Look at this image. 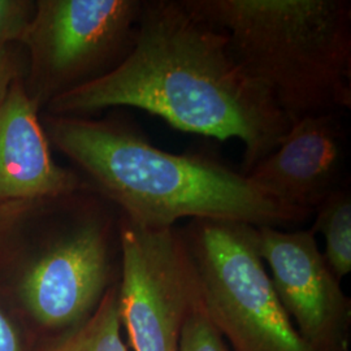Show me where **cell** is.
Masks as SVG:
<instances>
[{"instance_id":"cell-1","label":"cell","mask_w":351,"mask_h":351,"mask_svg":"<svg viewBox=\"0 0 351 351\" xmlns=\"http://www.w3.org/2000/svg\"><path fill=\"white\" fill-rule=\"evenodd\" d=\"M121 107L158 116L180 132L239 139L242 175L275 150L291 126L237 63L226 33L182 0H143L125 59L110 73L52 99L45 113L86 117Z\"/></svg>"},{"instance_id":"cell-2","label":"cell","mask_w":351,"mask_h":351,"mask_svg":"<svg viewBox=\"0 0 351 351\" xmlns=\"http://www.w3.org/2000/svg\"><path fill=\"white\" fill-rule=\"evenodd\" d=\"M51 146L130 223L167 229L181 219L252 226L298 224L313 213L290 207L203 154H171L117 116L103 120L40 113Z\"/></svg>"},{"instance_id":"cell-3","label":"cell","mask_w":351,"mask_h":351,"mask_svg":"<svg viewBox=\"0 0 351 351\" xmlns=\"http://www.w3.org/2000/svg\"><path fill=\"white\" fill-rule=\"evenodd\" d=\"M221 29L241 68L290 124L351 108L349 0H182Z\"/></svg>"},{"instance_id":"cell-4","label":"cell","mask_w":351,"mask_h":351,"mask_svg":"<svg viewBox=\"0 0 351 351\" xmlns=\"http://www.w3.org/2000/svg\"><path fill=\"white\" fill-rule=\"evenodd\" d=\"M39 208L45 234L13 262V291L40 326H78L113 287L121 213L93 186L40 198Z\"/></svg>"},{"instance_id":"cell-5","label":"cell","mask_w":351,"mask_h":351,"mask_svg":"<svg viewBox=\"0 0 351 351\" xmlns=\"http://www.w3.org/2000/svg\"><path fill=\"white\" fill-rule=\"evenodd\" d=\"M204 311L234 351H316L277 297L258 250L256 226L194 219L181 229Z\"/></svg>"},{"instance_id":"cell-6","label":"cell","mask_w":351,"mask_h":351,"mask_svg":"<svg viewBox=\"0 0 351 351\" xmlns=\"http://www.w3.org/2000/svg\"><path fill=\"white\" fill-rule=\"evenodd\" d=\"M142 0H37L21 46L38 107L110 73L132 50Z\"/></svg>"},{"instance_id":"cell-7","label":"cell","mask_w":351,"mask_h":351,"mask_svg":"<svg viewBox=\"0 0 351 351\" xmlns=\"http://www.w3.org/2000/svg\"><path fill=\"white\" fill-rule=\"evenodd\" d=\"M119 311L134 351H180L199 281L181 229L120 219Z\"/></svg>"},{"instance_id":"cell-8","label":"cell","mask_w":351,"mask_h":351,"mask_svg":"<svg viewBox=\"0 0 351 351\" xmlns=\"http://www.w3.org/2000/svg\"><path fill=\"white\" fill-rule=\"evenodd\" d=\"M256 243L277 297L300 335L316 351L333 349L346 326L349 300L314 232L256 226Z\"/></svg>"},{"instance_id":"cell-9","label":"cell","mask_w":351,"mask_h":351,"mask_svg":"<svg viewBox=\"0 0 351 351\" xmlns=\"http://www.w3.org/2000/svg\"><path fill=\"white\" fill-rule=\"evenodd\" d=\"M343 116L328 112L302 117L245 176L277 201L314 213L328 197L349 186Z\"/></svg>"},{"instance_id":"cell-10","label":"cell","mask_w":351,"mask_h":351,"mask_svg":"<svg viewBox=\"0 0 351 351\" xmlns=\"http://www.w3.org/2000/svg\"><path fill=\"white\" fill-rule=\"evenodd\" d=\"M91 186L84 176L56 163L40 108L17 78L0 104V206L59 197Z\"/></svg>"},{"instance_id":"cell-11","label":"cell","mask_w":351,"mask_h":351,"mask_svg":"<svg viewBox=\"0 0 351 351\" xmlns=\"http://www.w3.org/2000/svg\"><path fill=\"white\" fill-rule=\"evenodd\" d=\"M119 290H107L95 311L45 351H128L121 336Z\"/></svg>"},{"instance_id":"cell-12","label":"cell","mask_w":351,"mask_h":351,"mask_svg":"<svg viewBox=\"0 0 351 351\" xmlns=\"http://www.w3.org/2000/svg\"><path fill=\"white\" fill-rule=\"evenodd\" d=\"M311 230L326 239L328 267L337 280L351 271V191L349 186L339 189L328 197L316 210Z\"/></svg>"},{"instance_id":"cell-13","label":"cell","mask_w":351,"mask_h":351,"mask_svg":"<svg viewBox=\"0 0 351 351\" xmlns=\"http://www.w3.org/2000/svg\"><path fill=\"white\" fill-rule=\"evenodd\" d=\"M180 351H230L226 339L215 328L204 311L199 297L190 310L181 333Z\"/></svg>"},{"instance_id":"cell-14","label":"cell","mask_w":351,"mask_h":351,"mask_svg":"<svg viewBox=\"0 0 351 351\" xmlns=\"http://www.w3.org/2000/svg\"><path fill=\"white\" fill-rule=\"evenodd\" d=\"M37 11V0H0V49L23 45Z\"/></svg>"},{"instance_id":"cell-15","label":"cell","mask_w":351,"mask_h":351,"mask_svg":"<svg viewBox=\"0 0 351 351\" xmlns=\"http://www.w3.org/2000/svg\"><path fill=\"white\" fill-rule=\"evenodd\" d=\"M25 53H20L17 47L0 49V104L7 98L14 81L25 75Z\"/></svg>"},{"instance_id":"cell-16","label":"cell","mask_w":351,"mask_h":351,"mask_svg":"<svg viewBox=\"0 0 351 351\" xmlns=\"http://www.w3.org/2000/svg\"><path fill=\"white\" fill-rule=\"evenodd\" d=\"M0 351H24L23 341L12 322L0 310Z\"/></svg>"}]
</instances>
